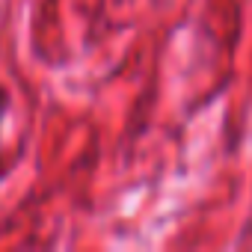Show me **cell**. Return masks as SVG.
Returning <instances> with one entry per match:
<instances>
[{
  "label": "cell",
  "mask_w": 252,
  "mask_h": 252,
  "mask_svg": "<svg viewBox=\"0 0 252 252\" xmlns=\"http://www.w3.org/2000/svg\"><path fill=\"white\" fill-rule=\"evenodd\" d=\"M6 104H9V98H6L3 86H0V131H3V119H6Z\"/></svg>",
  "instance_id": "6da1fadb"
}]
</instances>
